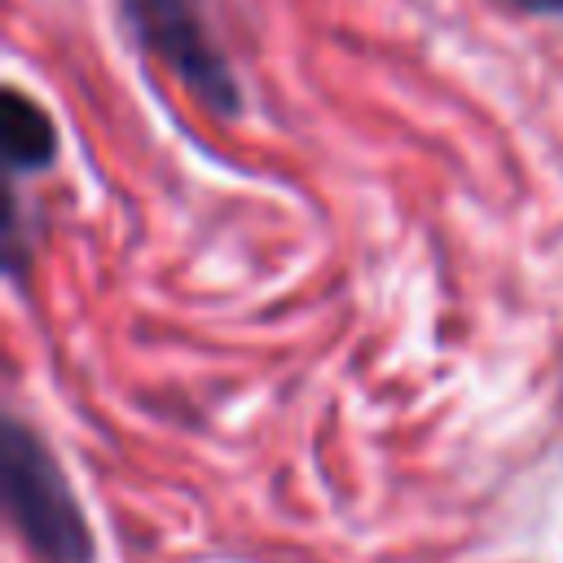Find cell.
<instances>
[{
    "label": "cell",
    "mask_w": 563,
    "mask_h": 563,
    "mask_svg": "<svg viewBox=\"0 0 563 563\" xmlns=\"http://www.w3.org/2000/svg\"><path fill=\"white\" fill-rule=\"evenodd\" d=\"M4 501L31 550H40L53 563L88 559V528L75 510V497L53 457L22 427H9L4 440Z\"/></svg>",
    "instance_id": "cell-1"
},
{
    "label": "cell",
    "mask_w": 563,
    "mask_h": 563,
    "mask_svg": "<svg viewBox=\"0 0 563 563\" xmlns=\"http://www.w3.org/2000/svg\"><path fill=\"white\" fill-rule=\"evenodd\" d=\"M510 4L532 9V13H554V9H563V0H510Z\"/></svg>",
    "instance_id": "cell-4"
},
{
    "label": "cell",
    "mask_w": 563,
    "mask_h": 563,
    "mask_svg": "<svg viewBox=\"0 0 563 563\" xmlns=\"http://www.w3.org/2000/svg\"><path fill=\"white\" fill-rule=\"evenodd\" d=\"M128 13L136 22L141 40L185 79L189 92H198L220 114H238L233 75L220 62V53L211 48L189 0H128Z\"/></svg>",
    "instance_id": "cell-2"
},
{
    "label": "cell",
    "mask_w": 563,
    "mask_h": 563,
    "mask_svg": "<svg viewBox=\"0 0 563 563\" xmlns=\"http://www.w3.org/2000/svg\"><path fill=\"white\" fill-rule=\"evenodd\" d=\"M57 150V136H53V123L48 114L26 101L18 88L4 92V154L18 172H31V167H44Z\"/></svg>",
    "instance_id": "cell-3"
}]
</instances>
